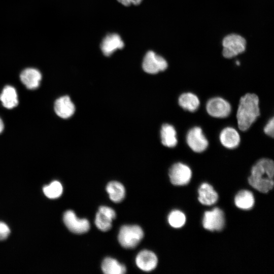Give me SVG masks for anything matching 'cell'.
<instances>
[{
	"label": "cell",
	"instance_id": "1",
	"mask_svg": "<svg viewBox=\"0 0 274 274\" xmlns=\"http://www.w3.org/2000/svg\"><path fill=\"white\" fill-rule=\"evenodd\" d=\"M273 161L268 158L259 160L252 167L248 178L250 185L262 193H267L273 188Z\"/></svg>",
	"mask_w": 274,
	"mask_h": 274
},
{
	"label": "cell",
	"instance_id": "2",
	"mask_svg": "<svg viewBox=\"0 0 274 274\" xmlns=\"http://www.w3.org/2000/svg\"><path fill=\"white\" fill-rule=\"evenodd\" d=\"M260 115L259 98L254 93H247L239 100L236 113L239 129H248Z\"/></svg>",
	"mask_w": 274,
	"mask_h": 274
},
{
	"label": "cell",
	"instance_id": "3",
	"mask_svg": "<svg viewBox=\"0 0 274 274\" xmlns=\"http://www.w3.org/2000/svg\"><path fill=\"white\" fill-rule=\"evenodd\" d=\"M144 237L142 228L138 225H125L119 230L118 240L122 247L126 249L135 248Z\"/></svg>",
	"mask_w": 274,
	"mask_h": 274
},
{
	"label": "cell",
	"instance_id": "4",
	"mask_svg": "<svg viewBox=\"0 0 274 274\" xmlns=\"http://www.w3.org/2000/svg\"><path fill=\"white\" fill-rule=\"evenodd\" d=\"M222 45L223 56L227 58H230L242 53L245 50L246 42L242 36L231 34L224 38Z\"/></svg>",
	"mask_w": 274,
	"mask_h": 274
},
{
	"label": "cell",
	"instance_id": "5",
	"mask_svg": "<svg viewBox=\"0 0 274 274\" xmlns=\"http://www.w3.org/2000/svg\"><path fill=\"white\" fill-rule=\"evenodd\" d=\"M142 67L145 72L155 74L165 70L167 67V62L162 56L153 51H149L144 56Z\"/></svg>",
	"mask_w": 274,
	"mask_h": 274
},
{
	"label": "cell",
	"instance_id": "6",
	"mask_svg": "<svg viewBox=\"0 0 274 274\" xmlns=\"http://www.w3.org/2000/svg\"><path fill=\"white\" fill-rule=\"evenodd\" d=\"M206 110L212 117L223 118L229 115L231 107L229 102L224 98L215 97L210 99L207 102Z\"/></svg>",
	"mask_w": 274,
	"mask_h": 274
},
{
	"label": "cell",
	"instance_id": "7",
	"mask_svg": "<svg viewBox=\"0 0 274 274\" xmlns=\"http://www.w3.org/2000/svg\"><path fill=\"white\" fill-rule=\"evenodd\" d=\"M186 142L190 148L197 153L203 152L209 146L207 139L198 126L189 129L186 135Z\"/></svg>",
	"mask_w": 274,
	"mask_h": 274
},
{
	"label": "cell",
	"instance_id": "8",
	"mask_svg": "<svg viewBox=\"0 0 274 274\" xmlns=\"http://www.w3.org/2000/svg\"><path fill=\"white\" fill-rule=\"evenodd\" d=\"M169 176L171 183L175 185L187 184L192 176L190 167L181 162L173 164L169 170Z\"/></svg>",
	"mask_w": 274,
	"mask_h": 274
},
{
	"label": "cell",
	"instance_id": "9",
	"mask_svg": "<svg viewBox=\"0 0 274 274\" xmlns=\"http://www.w3.org/2000/svg\"><path fill=\"white\" fill-rule=\"evenodd\" d=\"M63 220L66 227L74 233H84L90 229L89 221L84 218H78L72 210H68L64 213Z\"/></svg>",
	"mask_w": 274,
	"mask_h": 274
},
{
	"label": "cell",
	"instance_id": "10",
	"mask_svg": "<svg viewBox=\"0 0 274 274\" xmlns=\"http://www.w3.org/2000/svg\"><path fill=\"white\" fill-rule=\"evenodd\" d=\"M225 219L223 211L215 208L210 211L204 213L202 225L203 227L210 231H220L224 226Z\"/></svg>",
	"mask_w": 274,
	"mask_h": 274
},
{
	"label": "cell",
	"instance_id": "11",
	"mask_svg": "<svg viewBox=\"0 0 274 274\" xmlns=\"http://www.w3.org/2000/svg\"><path fill=\"white\" fill-rule=\"evenodd\" d=\"M115 211L107 206H100L97 212L94 221L96 227L102 231L109 230L112 226V220L116 218Z\"/></svg>",
	"mask_w": 274,
	"mask_h": 274
},
{
	"label": "cell",
	"instance_id": "12",
	"mask_svg": "<svg viewBox=\"0 0 274 274\" xmlns=\"http://www.w3.org/2000/svg\"><path fill=\"white\" fill-rule=\"evenodd\" d=\"M124 43L121 37L117 33H112L107 35L103 39L100 44V49L106 56L111 55L117 50L124 47Z\"/></svg>",
	"mask_w": 274,
	"mask_h": 274
},
{
	"label": "cell",
	"instance_id": "13",
	"mask_svg": "<svg viewBox=\"0 0 274 274\" xmlns=\"http://www.w3.org/2000/svg\"><path fill=\"white\" fill-rule=\"evenodd\" d=\"M157 263L158 259L155 254L148 250L140 251L135 258L137 266L144 271H150L154 269Z\"/></svg>",
	"mask_w": 274,
	"mask_h": 274
},
{
	"label": "cell",
	"instance_id": "14",
	"mask_svg": "<svg viewBox=\"0 0 274 274\" xmlns=\"http://www.w3.org/2000/svg\"><path fill=\"white\" fill-rule=\"evenodd\" d=\"M219 140L224 147L232 149L239 145L241 138L239 133L235 128L227 127L220 132Z\"/></svg>",
	"mask_w": 274,
	"mask_h": 274
},
{
	"label": "cell",
	"instance_id": "15",
	"mask_svg": "<svg viewBox=\"0 0 274 274\" xmlns=\"http://www.w3.org/2000/svg\"><path fill=\"white\" fill-rule=\"evenodd\" d=\"M54 110L60 117L66 119L71 117L75 113V107L68 96H62L55 102Z\"/></svg>",
	"mask_w": 274,
	"mask_h": 274
},
{
	"label": "cell",
	"instance_id": "16",
	"mask_svg": "<svg viewBox=\"0 0 274 274\" xmlns=\"http://www.w3.org/2000/svg\"><path fill=\"white\" fill-rule=\"evenodd\" d=\"M20 78L24 85L29 89L38 88L42 79L40 72L35 68H26L20 75Z\"/></svg>",
	"mask_w": 274,
	"mask_h": 274
},
{
	"label": "cell",
	"instance_id": "17",
	"mask_svg": "<svg viewBox=\"0 0 274 274\" xmlns=\"http://www.w3.org/2000/svg\"><path fill=\"white\" fill-rule=\"evenodd\" d=\"M198 200L202 204L211 206L218 200L217 193L210 184L204 183L199 187L198 190Z\"/></svg>",
	"mask_w": 274,
	"mask_h": 274
},
{
	"label": "cell",
	"instance_id": "18",
	"mask_svg": "<svg viewBox=\"0 0 274 274\" xmlns=\"http://www.w3.org/2000/svg\"><path fill=\"white\" fill-rule=\"evenodd\" d=\"M162 144L167 147H175L178 143L177 131L175 127L169 124H163L160 130Z\"/></svg>",
	"mask_w": 274,
	"mask_h": 274
},
{
	"label": "cell",
	"instance_id": "19",
	"mask_svg": "<svg viewBox=\"0 0 274 274\" xmlns=\"http://www.w3.org/2000/svg\"><path fill=\"white\" fill-rule=\"evenodd\" d=\"M178 102L184 110L194 112L199 107L200 101L198 97L193 93L185 92L179 96Z\"/></svg>",
	"mask_w": 274,
	"mask_h": 274
},
{
	"label": "cell",
	"instance_id": "20",
	"mask_svg": "<svg viewBox=\"0 0 274 274\" xmlns=\"http://www.w3.org/2000/svg\"><path fill=\"white\" fill-rule=\"evenodd\" d=\"M106 191L109 195L110 199L116 203L123 200L125 195L124 186L118 181H111L106 186Z\"/></svg>",
	"mask_w": 274,
	"mask_h": 274
},
{
	"label": "cell",
	"instance_id": "21",
	"mask_svg": "<svg viewBox=\"0 0 274 274\" xmlns=\"http://www.w3.org/2000/svg\"><path fill=\"white\" fill-rule=\"evenodd\" d=\"M101 268L105 274H123L126 271L124 265L111 257H106L104 259Z\"/></svg>",
	"mask_w": 274,
	"mask_h": 274
},
{
	"label": "cell",
	"instance_id": "22",
	"mask_svg": "<svg viewBox=\"0 0 274 274\" xmlns=\"http://www.w3.org/2000/svg\"><path fill=\"white\" fill-rule=\"evenodd\" d=\"M0 100L4 107L12 109L18 104L17 94L15 89L11 86H6L0 95Z\"/></svg>",
	"mask_w": 274,
	"mask_h": 274
},
{
	"label": "cell",
	"instance_id": "23",
	"mask_svg": "<svg viewBox=\"0 0 274 274\" xmlns=\"http://www.w3.org/2000/svg\"><path fill=\"white\" fill-rule=\"evenodd\" d=\"M254 197L252 193L248 190H243L239 191L234 198L236 206L243 210H249L254 204Z\"/></svg>",
	"mask_w": 274,
	"mask_h": 274
},
{
	"label": "cell",
	"instance_id": "24",
	"mask_svg": "<svg viewBox=\"0 0 274 274\" xmlns=\"http://www.w3.org/2000/svg\"><path fill=\"white\" fill-rule=\"evenodd\" d=\"M45 195L51 199H55L60 197L63 192L62 185L58 181H53L49 185L43 188Z\"/></svg>",
	"mask_w": 274,
	"mask_h": 274
},
{
	"label": "cell",
	"instance_id": "25",
	"mask_svg": "<svg viewBox=\"0 0 274 274\" xmlns=\"http://www.w3.org/2000/svg\"><path fill=\"white\" fill-rule=\"evenodd\" d=\"M169 225L174 228H180L185 223L186 217L184 214L179 210L172 211L168 216Z\"/></svg>",
	"mask_w": 274,
	"mask_h": 274
},
{
	"label": "cell",
	"instance_id": "26",
	"mask_svg": "<svg viewBox=\"0 0 274 274\" xmlns=\"http://www.w3.org/2000/svg\"><path fill=\"white\" fill-rule=\"evenodd\" d=\"M274 129V119L273 117L270 118L264 127L263 130L264 133L267 135L273 137Z\"/></svg>",
	"mask_w": 274,
	"mask_h": 274
},
{
	"label": "cell",
	"instance_id": "27",
	"mask_svg": "<svg viewBox=\"0 0 274 274\" xmlns=\"http://www.w3.org/2000/svg\"><path fill=\"white\" fill-rule=\"evenodd\" d=\"M10 233L9 227L5 223L0 222V241L7 238Z\"/></svg>",
	"mask_w": 274,
	"mask_h": 274
},
{
	"label": "cell",
	"instance_id": "28",
	"mask_svg": "<svg viewBox=\"0 0 274 274\" xmlns=\"http://www.w3.org/2000/svg\"><path fill=\"white\" fill-rule=\"evenodd\" d=\"M122 5L125 6H129L130 5H138L142 1V0H117Z\"/></svg>",
	"mask_w": 274,
	"mask_h": 274
},
{
	"label": "cell",
	"instance_id": "29",
	"mask_svg": "<svg viewBox=\"0 0 274 274\" xmlns=\"http://www.w3.org/2000/svg\"><path fill=\"white\" fill-rule=\"evenodd\" d=\"M4 129V123L2 120L0 118V133L3 131Z\"/></svg>",
	"mask_w": 274,
	"mask_h": 274
},
{
	"label": "cell",
	"instance_id": "30",
	"mask_svg": "<svg viewBox=\"0 0 274 274\" xmlns=\"http://www.w3.org/2000/svg\"><path fill=\"white\" fill-rule=\"evenodd\" d=\"M236 64H237V65H239V61H237L236 62Z\"/></svg>",
	"mask_w": 274,
	"mask_h": 274
}]
</instances>
